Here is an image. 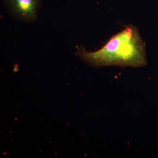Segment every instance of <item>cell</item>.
<instances>
[{
	"label": "cell",
	"instance_id": "2",
	"mask_svg": "<svg viewBox=\"0 0 158 158\" xmlns=\"http://www.w3.org/2000/svg\"><path fill=\"white\" fill-rule=\"evenodd\" d=\"M10 14L25 22H32L37 19V13L43 0H3Z\"/></svg>",
	"mask_w": 158,
	"mask_h": 158
},
{
	"label": "cell",
	"instance_id": "1",
	"mask_svg": "<svg viewBox=\"0 0 158 158\" xmlns=\"http://www.w3.org/2000/svg\"><path fill=\"white\" fill-rule=\"evenodd\" d=\"M78 56L94 67L117 66L139 67L147 64L146 46L138 29L129 25L115 34L101 48L88 52L78 49Z\"/></svg>",
	"mask_w": 158,
	"mask_h": 158
}]
</instances>
